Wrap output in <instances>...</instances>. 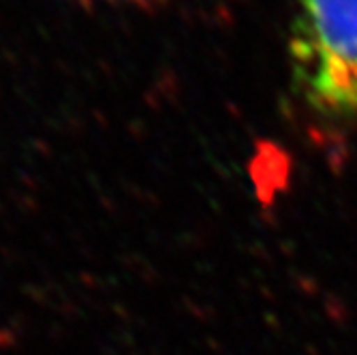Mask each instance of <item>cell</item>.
<instances>
[{
	"mask_svg": "<svg viewBox=\"0 0 357 355\" xmlns=\"http://www.w3.org/2000/svg\"><path fill=\"white\" fill-rule=\"evenodd\" d=\"M289 58L312 109L357 116V0H298Z\"/></svg>",
	"mask_w": 357,
	"mask_h": 355,
	"instance_id": "cell-1",
	"label": "cell"
}]
</instances>
